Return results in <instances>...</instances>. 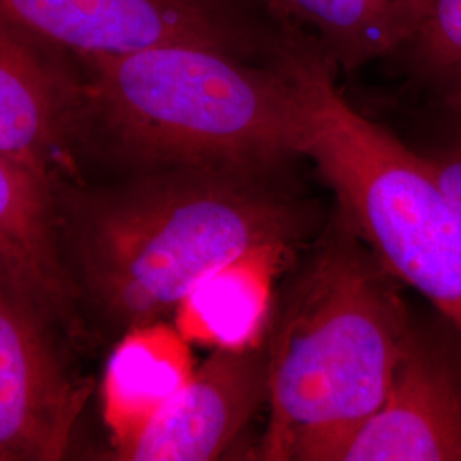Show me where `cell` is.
I'll return each instance as SVG.
<instances>
[{
	"instance_id": "5bb4252c",
	"label": "cell",
	"mask_w": 461,
	"mask_h": 461,
	"mask_svg": "<svg viewBox=\"0 0 461 461\" xmlns=\"http://www.w3.org/2000/svg\"><path fill=\"white\" fill-rule=\"evenodd\" d=\"M386 60L445 112L461 113V0H422L411 33Z\"/></svg>"
},
{
	"instance_id": "7a4b0ae2",
	"label": "cell",
	"mask_w": 461,
	"mask_h": 461,
	"mask_svg": "<svg viewBox=\"0 0 461 461\" xmlns=\"http://www.w3.org/2000/svg\"><path fill=\"white\" fill-rule=\"evenodd\" d=\"M74 57L83 67L84 142L132 175L276 171L303 156L296 87L276 59L200 45Z\"/></svg>"
},
{
	"instance_id": "30bf717a",
	"label": "cell",
	"mask_w": 461,
	"mask_h": 461,
	"mask_svg": "<svg viewBox=\"0 0 461 461\" xmlns=\"http://www.w3.org/2000/svg\"><path fill=\"white\" fill-rule=\"evenodd\" d=\"M60 238L53 192L0 154V285L50 329L74 335L81 296Z\"/></svg>"
},
{
	"instance_id": "ba28073f",
	"label": "cell",
	"mask_w": 461,
	"mask_h": 461,
	"mask_svg": "<svg viewBox=\"0 0 461 461\" xmlns=\"http://www.w3.org/2000/svg\"><path fill=\"white\" fill-rule=\"evenodd\" d=\"M327 461H461V363L412 331L378 409Z\"/></svg>"
},
{
	"instance_id": "5b68a950",
	"label": "cell",
	"mask_w": 461,
	"mask_h": 461,
	"mask_svg": "<svg viewBox=\"0 0 461 461\" xmlns=\"http://www.w3.org/2000/svg\"><path fill=\"white\" fill-rule=\"evenodd\" d=\"M0 19L72 55L200 45L272 62L282 38L258 0H0Z\"/></svg>"
},
{
	"instance_id": "4fadbf2b",
	"label": "cell",
	"mask_w": 461,
	"mask_h": 461,
	"mask_svg": "<svg viewBox=\"0 0 461 461\" xmlns=\"http://www.w3.org/2000/svg\"><path fill=\"white\" fill-rule=\"evenodd\" d=\"M284 24L316 38L347 72L386 60L411 33L422 0H258Z\"/></svg>"
},
{
	"instance_id": "7c38bea8",
	"label": "cell",
	"mask_w": 461,
	"mask_h": 461,
	"mask_svg": "<svg viewBox=\"0 0 461 461\" xmlns=\"http://www.w3.org/2000/svg\"><path fill=\"white\" fill-rule=\"evenodd\" d=\"M192 344L163 320L123 331L103 379V419L113 453L135 443L195 373Z\"/></svg>"
},
{
	"instance_id": "8992f818",
	"label": "cell",
	"mask_w": 461,
	"mask_h": 461,
	"mask_svg": "<svg viewBox=\"0 0 461 461\" xmlns=\"http://www.w3.org/2000/svg\"><path fill=\"white\" fill-rule=\"evenodd\" d=\"M67 55L0 19V154L51 192L86 144L83 76Z\"/></svg>"
},
{
	"instance_id": "3957f363",
	"label": "cell",
	"mask_w": 461,
	"mask_h": 461,
	"mask_svg": "<svg viewBox=\"0 0 461 461\" xmlns=\"http://www.w3.org/2000/svg\"><path fill=\"white\" fill-rule=\"evenodd\" d=\"M388 277L344 226L297 280L267 347L264 460L327 461L381 405L413 331Z\"/></svg>"
},
{
	"instance_id": "8fae6325",
	"label": "cell",
	"mask_w": 461,
	"mask_h": 461,
	"mask_svg": "<svg viewBox=\"0 0 461 461\" xmlns=\"http://www.w3.org/2000/svg\"><path fill=\"white\" fill-rule=\"evenodd\" d=\"M291 249L289 243H264L217 267L183 297L173 312V325L192 346L212 350L262 346L276 280Z\"/></svg>"
},
{
	"instance_id": "277c9868",
	"label": "cell",
	"mask_w": 461,
	"mask_h": 461,
	"mask_svg": "<svg viewBox=\"0 0 461 461\" xmlns=\"http://www.w3.org/2000/svg\"><path fill=\"white\" fill-rule=\"evenodd\" d=\"M277 62L296 87L303 156L333 190L344 226L461 337V214L426 156L344 98L312 34L284 26Z\"/></svg>"
},
{
	"instance_id": "9a60e30c",
	"label": "cell",
	"mask_w": 461,
	"mask_h": 461,
	"mask_svg": "<svg viewBox=\"0 0 461 461\" xmlns=\"http://www.w3.org/2000/svg\"><path fill=\"white\" fill-rule=\"evenodd\" d=\"M446 115L443 129L419 150L426 156L438 182L461 214V113L446 112Z\"/></svg>"
},
{
	"instance_id": "9c48e42d",
	"label": "cell",
	"mask_w": 461,
	"mask_h": 461,
	"mask_svg": "<svg viewBox=\"0 0 461 461\" xmlns=\"http://www.w3.org/2000/svg\"><path fill=\"white\" fill-rule=\"evenodd\" d=\"M267 402V347L215 348L123 461H209L224 455Z\"/></svg>"
},
{
	"instance_id": "52a82bcc",
	"label": "cell",
	"mask_w": 461,
	"mask_h": 461,
	"mask_svg": "<svg viewBox=\"0 0 461 461\" xmlns=\"http://www.w3.org/2000/svg\"><path fill=\"white\" fill-rule=\"evenodd\" d=\"M45 321L0 285V461L64 458L89 386L67 371Z\"/></svg>"
},
{
	"instance_id": "6da1fadb",
	"label": "cell",
	"mask_w": 461,
	"mask_h": 461,
	"mask_svg": "<svg viewBox=\"0 0 461 461\" xmlns=\"http://www.w3.org/2000/svg\"><path fill=\"white\" fill-rule=\"evenodd\" d=\"M276 171L132 175L76 207L70 267L81 299L127 331L173 313L195 284L248 248L303 236L304 209Z\"/></svg>"
}]
</instances>
